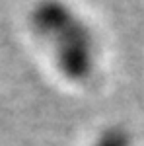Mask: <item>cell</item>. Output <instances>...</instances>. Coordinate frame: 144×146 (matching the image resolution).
Wrapping results in <instances>:
<instances>
[{
  "instance_id": "cell-2",
  "label": "cell",
  "mask_w": 144,
  "mask_h": 146,
  "mask_svg": "<svg viewBox=\"0 0 144 146\" xmlns=\"http://www.w3.org/2000/svg\"><path fill=\"white\" fill-rule=\"evenodd\" d=\"M56 64L70 80H86L92 72V43L62 41L55 45Z\"/></svg>"
},
{
  "instance_id": "cell-1",
  "label": "cell",
  "mask_w": 144,
  "mask_h": 146,
  "mask_svg": "<svg viewBox=\"0 0 144 146\" xmlns=\"http://www.w3.org/2000/svg\"><path fill=\"white\" fill-rule=\"evenodd\" d=\"M33 25L39 33L51 37L56 43L86 41L92 43V33L78 16L58 0H43L33 10Z\"/></svg>"
},
{
  "instance_id": "cell-3",
  "label": "cell",
  "mask_w": 144,
  "mask_h": 146,
  "mask_svg": "<svg viewBox=\"0 0 144 146\" xmlns=\"http://www.w3.org/2000/svg\"><path fill=\"white\" fill-rule=\"evenodd\" d=\"M96 146H131V138L123 129H109L101 135Z\"/></svg>"
}]
</instances>
